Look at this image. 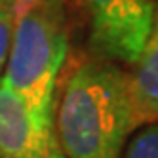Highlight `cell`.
Wrapping results in <instances>:
<instances>
[{
	"label": "cell",
	"instance_id": "obj_5",
	"mask_svg": "<svg viewBox=\"0 0 158 158\" xmlns=\"http://www.w3.org/2000/svg\"><path fill=\"white\" fill-rule=\"evenodd\" d=\"M128 74L139 128L158 122V15L139 61Z\"/></svg>",
	"mask_w": 158,
	"mask_h": 158
},
{
	"label": "cell",
	"instance_id": "obj_8",
	"mask_svg": "<svg viewBox=\"0 0 158 158\" xmlns=\"http://www.w3.org/2000/svg\"><path fill=\"white\" fill-rule=\"evenodd\" d=\"M38 2H42V0H14V4H15V14L21 12V10L31 8V6H36Z\"/></svg>",
	"mask_w": 158,
	"mask_h": 158
},
{
	"label": "cell",
	"instance_id": "obj_3",
	"mask_svg": "<svg viewBox=\"0 0 158 158\" xmlns=\"http://www.w3.org/2000/svg\"><path fill=\"white\" fill-rule=\"evenodd\" d=\"M92 44L107 59L135 65L154 27L152 0H84Z\"/></svg>",
	"mask_w": 158,
	"mask_h": 158
},
{
	"label": "cell",
	"instance_id": "obj_4",
	"mask_svg": "<svg viewBox=\"0 0 158 158\" xmlns=\"http://www.w3.org/2000/svg\"><path fill=\"white\" fill-rule=\"evenodd\" d=\"M0 158H65L53 120L0 84Z\"/></svg>",
	"mask_w": 158,
	"mask_h": 158
},
{
	"label": "cell",
	"instance_id": "obj_1",
	"mask_svg": "<svg viewBox=\"0 0 158 158\" xmlns=\"http://www.w3.org/2000/svg\"><path fill=\"white\" fill-rule=\"evenodd\" d=\"M53 126L65 158H120L139 128L130 74L103 61L78 65L67 78Z\"/></svg>",
	"mask_w": 158,
	"mask_h": 158
},
{
	"label": "cell",
	"instance_id": "obj_2",
	"mask_svg": "<svg viewBox=\"0 0 158 158\" xmlns=\"http://www.w3.org/2000/svg\"><path fill=\"white\" fill-rule=\"evenodd\" d=\"M59 0H42L15 14L0 84L42 118L53 120L55 80L67 57V29Z\"/></svg>",
	"mask_w": 158,
	"mask_h": 158
},
{
	"label": "cell",
	"instance_id": "obj_6",
	"mask_svg": "<svg viewBox=\"0 0 158 158\" xmlns=\"http://www.w3.org/2000/svg\"><path fill=\"white\" fill-rule=\"evenodd\" d=\"M120 158H158V122L137 128Z\"/></svg>",
	"mask_w": 158,
	"mask_h": 158
},
{
	"label": "cell",
	"instance_id": "obj_7",
	"mask_svg": "<svg viewBox=\"0 0 158 158\" xmlns=\"http://www.w3.org/2000/svg\"><path fill=\"white\" fill-rule=\"evenodd\" d=\"M14 21H15V4H14V0H0V76L4 73L6 59H8Z\"/></svg>",
	"mask_w": 158,
	"mask_h": 158
}]
</instances>
